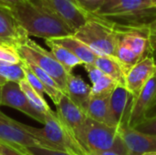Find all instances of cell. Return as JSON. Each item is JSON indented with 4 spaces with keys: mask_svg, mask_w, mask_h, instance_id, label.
I'll use <instances>...</instances> for the list:
<instances>
[{
    "mask_svg": "<svg viewBox=\"0 0 156 155\" xmlns=\"http://www.w3.org/2000/svg\"><path fill=\"white\" fill-rule=\"evenodd\" d=\"M94 64L102 70L104 74L113 79L119 85L125 86L128 69L114 56H99Z\"/></svg>",
    "mask_w": 156,
    "mask_h": 155,
    "instance_id": "ffe728a7",
    "label": "cell"
},
{
    "mask_svg": "<svg viewBox=\"0 0 156 155\" xmlns=\"http://www.w3.org/2000/svg\"><path fill=\"white\" fill-rule=\"evenodd\" d=\"M0 141L25 147H44L43 143L29 133L23 123L0 111Z\"/></svg>",
    "mask_w": 156,
    "mask_h": 155,
    "instance_id": "9c48e42d",
    "label": "cell"
},
{
    "mask_svg": "<svg viewBox=\"0 0 156 155\" xmlns=\"http://www.w3.org/2000/svg\"><path fill=\"white\" fill-rule=\"evenodd\" d=\"M1 105L17 110L37 122L44 124L45 115L37 111L27 100L18 82L7 80L2 86Z\"/></svg>",
    "mask_w": 156,
    "mask_h": 155,
    "instance_id": "ba28073f",
    "label": "cell"
},
{
    "mask_svg": "<svg viewBox=\"0 0 156 155\" xmlns=\"http://www.w3.org/2000/svg\"><path fill=\"white\" fill-rule=\"evenodd\" d=\"M28 36L15 19L11 10L0 4V41L16 46Z\"/></svg>",
    "mask_w": 156,
    "mask_h": 155,
    "instance_id": "9a60e30c",
    "label": "cell"
},
{
    "mask_svg": "<svg viewBox=\"0 0 156 155\" xmlns=\"http://www.w3.org/2000/svg\"><path fill=\"white\" fill-rule=\"evenodd\" d=\"M53 42L59 44L68 49H69L74 55H76L84 64L94 63L99 55L94 52L90 47H88L81 40L77 38L74 35H69L60 37L50 38ZM83 64V65H84Z\"/></svg>",
    "mask_w": 156,
    "mask_h": 155,
    "instance_id": "d6986e66",
    "label": "cell"
},
{
    "mask_svg": "<svg viewBox=\"0 0 156 155\" xmlns=\"http://www.w3.org/2000/svg\"><path fill=\"white\" fill-rule=\"evenodd\" d=\"M1 98H2V86H0V106L1 105Z\"/></svg>",
    "mask_w": 156,
    "mask_h": 155,
    "instance_id": "ab89813d",
    "label": "cell"
},
{
    "mask_svg": "<svg viewBox=\"0 0 156 155\" xmlns=\"http://www.w3.org/2000/svg\"><path fill=\"white\" fill-rule=\"evenodd\" d=\"M45 43L49 48V49H50L51 53L54 55V57L65 68V69L68 72H72V69L75 67L84 64L69 49H68L67 48H65L59 44L53 42L50 38L45 39Z\"/></svg>",
    "mask_w": 156,
    "mask_h": 155,
    "instance_id": "44dd1931",
    "label": "cell"
},
{
    "mask_svg": "<svg viewBox=\"0 0 156 155\" xmlns=\"http://www.w3.org/2000/svg\"><path fill=\"white\" fill-rule=\"evenodd\" d=\"M40 2L62 18L74 32L92 16L84 11L77 0H40Z\"/></svg>",
    "mask_w": 156,
    "mask_h": 155,
    "instance_id": "30bf717a",
    "label": "cell"
},
{
    "mask_svg": "<svg viewBox=\"0 0 156 155\" xmlns=\"http://www.w3.org/2000/svg\"><path fill=\"white\" fill-rule=\"evenodd\" d=\"M18 83L20 85L21 90L24 91L27 100H29L30 104L37 111H38L39 112H41L43 114H46L50 110V107L47 103L44 97L41 96L37 90H35L26 79H21Z\"/></svg>",
    "mask_w": 156,
    "mask_h": 155,
    "instance_id": "603a6c76",
    "label": "cell"
},
{
    "mask_svg": "<svg viewBox=\"0 0 156 155\" xmlns=\"http://www.w3.org/2000/svg\"><path fill=\"white\" fill-rule=\"evenodd\" d=\"M118 82L104 74L91 86L90 98H108L118 86Z\"/></svg>",
    "mask_w": 156,
    "mask_h": 155,
    "instance_id": "cb8c5ba5",
    "label": "cell"
},
{
    "mask_svg": "<svg viewBox=\"0 0 156 155\" xmlns=\"http://www.w3.org/2000/svg\"><path fill=\"white\" fill-rule=\"evenodd\" d=\"M99 56H114L118 44V29L110 22L91 16L73 34Z\"/></svg>",
    "mask_w": 156,
    "mask_h": 155,
    "instance_id": "5b68a950",
    "label": "cell"
},
{
    "mask_svg": "<svg viewBox=\"0 0 156 155\" xmlns=\"http://www.w3.org/2000/svg\"><path fill=\"white\" fill-rule=\"evenodd\" d=\"M64 94L86 113V110L90 100L91 86H90L80 76L74 75L72 72L69 74Z\"/></svg>",
    "mask_w": 156,
    "mask_h": 155,
    "instance_id": "e0dca14e",
    "label": "cell"
},
{
    "mask_svg": "<svg viewBox=\"0 0 156 155\" xmlns=\"http://www.w3.org/2000/svg\"><path fill=\"white\" fill-rule=\"evenodd\" d=\"M156 75V64L152 57H148L135 65L127 72L125 87L136 98L147 82Z\"/></svg>",
    "mask_w": 156,
    "mask_h": 155,
    "instance_id": "4fadbf2b",
    "label": "cell"
},
{
    "mask_svg": "<svg viewBox=\"0 0 156 155\" xmlns=\"http://www.w3.org/2000/svg\"><path fill=\"white\" fill-rule=\"evenodd\" d=\"M0 155H25L10 143L0 141Z\"/></svg>",
    "mask_w": 156,
    "mask_h": 155,
    "instance_id": "1f68e13d",
    "label": "cell"
},
{
    "mask_svg": "<svg viewBox=\"0 0 156 155\" xmlns=\"http://www.w3.org/2000/svg\"><path fill=\"white\" fill-rule=\"evenodd\" d=\"M83 67H84V69L86 70V72L88 73V77L92 84L95 83L96 81H98L104 75L102 70L101 69H99L94 63L84 64Z\"/></svg>",
    "mask_w": 156,
    "mask_h": 155,
    "instance_id": "4dcf8cb0",
    "label": "cell"
},
{
    "mask_svg": "<svg viewBox=\"0 0 156 155\" xmlns=\"http://www.w3.org/2000/svg\"><path fill=\"white\" fill-rule=\"evenodd\" d=\"M118 131L128 149L129 155L156 152V135L139 132L129 125L118 126Z\"/></svg>",
    "mask_w": 156,
    "mask_h": 155,
    "instance_id": "7c38bea8",
    "label": "cell"
},
{
    "mask_svg": "<svg viewBox=\"0 0 156 155\" xmlns=\"http://www.w3.org/2000/svg\"><path fill=\"white\" fill-rule=\"evenodd\" d=\"M23 60L33 63L50 75L58 83L63 93L66 90L67 79L69 73L58 61L51 51H48L31 38L27 37L23 43L16 46Z\"/></svg>",
    "mask_w": 156,
    "mask_h": 155,
    "instance_id": "52a82bcc",
    "label": "cell"
},
{
    "mask_svg": "<svg viewBox=\"0 0 156 155\" xmlns=\"http://www.w3.org/2000/svg\"><path fill=\"white\" fill-rule=\"evenodd\" d=\"M114 26L118 29V44L115 57L128 70L137 62L152 57L153 49L149 37L148 26Z\"/></svg>",
    "mask_w": 156,
    "mask_h": 155,
    "instance_id": "277c9868",
    "label": "cell"
},
{
    "mask_svg": "<svg viewBox=\"0 0 156 155\" xmlns=\"http://www.w3.org/2000/svg\"><path fill=\"white\" fill-rule=\"evenodd\" d=\"M0 76L4 77L7 80L19 82L21 79L26 78L22 62L15 65L0 64Z\"/></svg>",
    "mask_w": 156,
    "mask_h": 155,
    "instance_id": "484cf974",
    "label": "cell"
},
{
    "mask_svg": "<svg viewBox=\"0 0 156 155\" xmlns=\"http://www.w3.org/2000/svg\"><path fill=\"white\" fill-rule=\"evenodd\" d=\"M133 128L144 133L156 135V117L151 119H145Z\"/></svg>",
    "mask_w": 156,
    "mask_h": 155,
    "instance_id": "f546056e",
    "label": "cell"
},
{
    "mask_svg": "<svg viewBox=\"0 0 156 155\" xmlns=\"http://www.w3.org/2000/svg\"><path fill=\"white\" fill-rule=\"evenodd\" d=\"M22 62V58L16 46L8 43H0V64L15 65Z\"/></svg>",
    "mask_w": 156,
    "mask_h": 155,
    "instance_id": "d4e9b609",
    "label": "cell"
},
{
    "mask_svg": "<svg viewBox=\"0 0 156 155\" xmlns=\"http://www.w3.org/2000/svg\"><path fill=\"white\" fill-rule=\"evenodd\" d=\"M25 1H27V0H0V4L6 7H11L16 5L24 3Z\"/></svg>",
    "mask_w": 156,
    "mask_h": 155,
    "instance_id": "d590c367",
    "label": "cell"
},
{
    "mask_svg": "<svg viewBox=\"0 0 156 155\" xmlns=\"http://www.w3.org/2000/svg\"><path fill=\"white\" fill-rule=\"evenodd\" d=\"M8 8L28 37L48 39L74 34L71 27L40 0H27Z\"/></svg>",
    "mask_w": 156,
    "mask_h": 155,
    "instance_id": "6da1fadb",
    "label": "cell"
},
{
    "mask_svg": "<svg viewBox=\"0 0 156 155\" xmlns=\"http://www.w3.org/2000/svg\"><path fill=\"white\" fill-rule=\"evenodd\" d=\"M142 155H156V152H153V153H146Z\"/></svg>",
    "mask_w": 156,
    "mask_h": 155,
    "instance_id": "f35d334b",
    "label": "cell"
},
{
    "mask_svg": "<svg viewBox=\"0 0 156 155\" xmlns=\"http://www.w3.org/2000/svg\"><path fill=\"white\" fill-rule=\"evenodd\" d=\"M18 151H19V150H18ZM21 153H24L25 155H29V154H27V153H23V152H21Z\"/></svg>",
    "mask_w": 156,
    "mask_h": 155,
    "instance_id": "60d3db41",
    "label": "cell"
},
{
    "mask_svg": "<svg viewBox=\"0 0 156 155\" xmlns=\"http://www.w3.org/2000/svg\"><path fill=\"white\" fill-rule=\"evenodd\" d=\"M152 58H153L154 63L156 64V48H154V49L153 50V52H152Z\"/></svg>",
    "mask_w": 156,
    "mask_h": 155,
    "instance_id": "74e56055",
    "label": "cell"
},
{
    "mask_svg": "<svg viewBox=\"0 0 156 155\" xmlns=\"http://www.w3.org/2000/svg\"><path fill=\"white\" fill-rule=\"evenodd\" d=\"M0 43H4V42H1V41H0Z\"/></svg>",
    "mask_w": 156,
    "mask_h": 155,
    "instance_id": "ee69618b",
    "label": "cell"
},
{
    "mask_svg": "<svg viewBox=\"0 0 156 155\" xmlns=\"http://www.w3.org/2000/svg\"><path fill=\"white\" fill-rule=\"evenodd\" d=\"M86 114L89 118L107 124L118 127V123L112 112L110 106V97L108 98H90Z\"/></svg>",
    "mask_w": 156,
    "mask_h": 155,
    "instance_id": "ac0fdd59",
    "label": "cell"
},
{
    "mask_svg": "<svg viewBox=\"0 0 156 155\" xmlns=\"http://www.w3.org/2000/svg\"><path fill=\"white\" fill-rule=\"evenodd\" d=\"M87 155H92V154H90V153H88V154Z\"/></svg>",
    "mask_w": 156,
    "mask_h": 155,
    "instance_id": "7bdbcfd3",
    "label": "cell"
},
{
    "mask_svg": "<svg viewBox=\"0 0 156 155\" xmlns=\"http://www.w3.org/2000/svg\"><path fill=\"white\" fill-rule=\"evenodd\" d=\"M154 4H155V5H156V0H154Z\"/></svg>",
    "mask_w": 156,
    "mask_h": 155,
    "instance_id": "b9f144b4",
    "label": "cell"
},
{
    "mask_svg": "<svg viewBox=\"0 0 156 155\" xmlns=\"http://www.w3.org/2000/svg\"><path fill=\"white\" fill-rule=\"evenodd\" d=\"M154 117H156V95L145 113V119H151Z\"/></svg>",
    "mask_w": 156,
    "mask_h": 155,
    "instance_id": "836d02e7",
    "label": "cell"
},
{
    "mask_svg": "<svg viewBox=\"0 0 156 155\" xmlns=\"http://www.w3.org/2000/svg\"><path fill=\"white\" fill-rule=\"evenodd\" d=\"M149 29V37H150V42H151V47L152 49L154 50L156 48V18L148 26Z\"/></svg>",
    "mask_w": 156,
    "mask_h": 155,
    "instance_id": "d6a6232c",
    "label": "cell"
},
{
    "mask_svg": "<svg viewBox=\"0 0 156 155\" xmlns=\"http://www.w3.org/2000/svg\"><path fill=\"white\" fill-rule=\"evenodd\" d=\"M10 144L14 146L16 149L19 150L20 152L26 153L29 155H71L65 152L48 149L45 147H25V146L14 144V143H10Z\"/></svg>",
    "mask_w": 156,
    "mask_h": 155,
    "instance_id": "4316f807",
    "label": "cell"
},
{
    "mask_svg": "<svg viewBox=\"0 0 156 155\" xmlns=\"http://www.w3.org/2000/svg\"><path fill=\"white\" fill-rule=\"evenodd\" d=\"M89 153L92 155H126L116 149H110V150L100 151V152H90Z\"/></svg>",
    "mask_w": 156,
    "mask_h": 155,
    "instance_id": "e575fe53",
    "label": "cell"
},
{
    "mask_svg": "<svg viewBox=\"0 0 156 155\" xmlns=\"http://www.w3.org/2000/svg\"><path fill=\"white\" fill-rule=\"evenodd\" d=\"M22 66H23V69H24V71H25V77H26L25 79L28 81V83L31 85V87L35 90H37L41 96L44 97V94H46V91H45V88H44L43 84L41 83V81L39 80V79L28 68V66L24 62V60L22 61Z\"/></svg>",
    "mask_w": 156,
    "mask_h": 155,
    "instance_id": "83f0119b",
    "label": "cell"
},
{
    "mask_svg": "<svg viewBox=\"0 0 156 155\" xmlns=\"http://www.w3.org/2000/svg\"><path fill=\"white\" fill-rule=\"evenodd\" d=\"M25 129L39 140L45 148L58 150L71 155H87L88 152L65 127L56 111L51 109L45 115L44 128H34L23 124Z\"/></svg>",
    "mask_w": 156,
    "mask_h": 155,
    "instance_id": "3957f363",
    "label": "cell"
},
{
    "mask_svg": "<svg viewBox=\"0 0 156 155\" xmlns=\"http://www.w3.org/2000/svg\"><path fill=\"white\" fill-rule=\"evenodd\" d=\"M156 95V75L154 76L135 98L132 110L129 126L135 127L145 120V113Z\"/></svg>",
    "mask_w": 156,
    "mask_h": 155,
    "instance_id": "2e32d148",
    "label": "cell"
},
{
    "mask_svg": "<svg viewBox=\"0 0 156 155\" xmlns=\"http://www.w3.org/2000/svg\"><path fill=\"white\" fill-rule=\"evenodd\" d=\"M57 114L65 127L72 133L79 142L84 124L88 118L87 114L79 108L66 94H63L56 104Z\"/></svg>",
    "mask_w": 156,
    "mask_h": 155,
    "instance_id": "8fae6325",
    "label": "cell"
},
{
    "mask_svg": "<svg viewBox=\"0 0 156 155\" xmlns=\"http://www.w3.org/2000/svg\"><path fill=\"white\" fill-rule=\"evenodd\" d=\"M93 16L116 26H149L156 18V5L154 0H104Z\"/></svg>",
    "mask_w": 156,
    "mask_h": 155,
    "instance_id": "7a4b0ae2",
    "label": "cell"
},
{
    "mask_svg": "<svg viewBox=\"0 0 156 155\" xmlns=\"http://www.w3.org/2000/svg\"><path fill=\"white\" fill-rule=\"evenodd\" d=\"M6 81H7V79H5L4 77L0 76V86H3Z\"/></svg>",
    "mask_w": 156,
    "mask_h": 155,
    "instance_id": "8d00e7d4",
    "label": "cell"
},
{
    "mask_svg": "<svg viewBox=\"0 0 156 155\" xmlns=\"http://www.w3.org/2000/svg\"><path fill=\"white\" fill-rule=\"evenodd\" d=\"M77 1L80 6L90 15H94L104 3V0H77Z\"/></svg>",
    "mask_w": 156,
    "mask_h": 155,
    "instance_id": "f1b7e54d",
    "label": "cell"
},
{
    "mask_svg": "<svg viewBox=\"0 0 156 155\" xmlns=\"http://www.w3.org/2000/svg\"><path fill=\"white\" fill-rule=\"evenodd\" d=\"M24 62L34 72V74L39 79V80L41 81V83L43 84V86L45 88L46 94L52 100L53 103L55 105L58 104L60 98L62 97V95L64 93L61 90V89L59 88V86L58 85V83L55 81V79L50 75H48L46 71H44L42 69L37 67V65L30 63L28 61H26V60H24Z\"/></svg>",
    "mask_w": 156,
    "mask_h": 155,
    "instance_id": "7402d4cb",
    "label": "cell"
},
{
    "mask_svg": "<svg viewBox=\"0 0 156 155\" xmlns=\"http://www.w3.org/2000/svg\"><path fill=\"white\" fill-rule=\"evenodd\" d=\"M134 100V95L122 85H118L111 94L110 106L118 126L129 125Z\"/></svg>",
    "mask_w": 156,
    "mask_h": 155,
    "instance_id": "5bb4252c",
    "label": "cell"
},
{
    "mask_svg": "<svg viewBox=\"0 0 156 155\" xmlns=\"http://www.w3.org/2000/svg\"><path fill=\"white\" fill-rule=\"evenodd\" d=\"M79 143L88 152H100L117 149L129 155L128 149L119 134L118 127L96 122L87 118Z\"/></svg>",
    "mask_w": 156,
    "mask_h": 155,
    "instance_id": "8992f818",
    "label": "cell"
}]
</instances>
